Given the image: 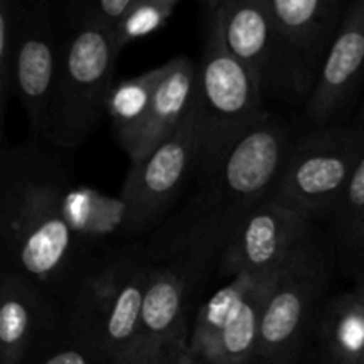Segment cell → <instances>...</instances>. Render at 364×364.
I'll list each match as a JSON object with an SVG mask.
<instances>
[{"instance_id": "cell-2", "label": "cell", "mask_w": 364, "mask_h": 364, "mask_svg": "<svg viewBox=\"0 0 364 364\" xmlns=\"http://www.w3.org/2000/svg\"><path fill=\"white\" fill-rule=\"evenodd\" d=\"M71 178L36 139L0 151V270L18 274L60 301L91 252L64 217Z\"/></svg>"}, {"instance_id": "cell-25", "label": "cell", "mask_w": 364, "mask_h": 364, "mask_svg": "<svg viewBox=\"0 0 364 364\" xmlns=\"http://www.w3.org/2000/svg\"><path fill=\"white\" fill-rule=\"evenodd\" d=\"M137 0H71L64 7L70 27H91L112 32Z\"/></svg>"}, {"instance_id": "cell-16", "label": "cell", "mask_w": 364, "mask_h": 364, "mask_svg": "<svg viewBox=\"0 0 364 364\" xmlns=\"http://www.w3.org/2000/svg\"><path fill=\"white\" fill-rule=\"evenodd\" d=\"M64 217L82 247L91 255L124 247L142 237L135 228L130 206L89 185L73 183L64 192Z\"/></svg>"}, {"instance_id": "cell-23", "label": "cell", "mask_w": 364, "mask_h": 364, "mask_svg": "<svg viewBox=\"0 0 364 364\" xmlns=\"http://www.w3.org/2000/svg\"><path fill=\"white\" fill-rule=\"evenodd\" d=\"M180 0H137L130 13L110 32L117 52L155 32L162 31L176 13Z\"/></svg>"}, {"instance_id": "cell-4", "label": "cell", "mask_w": 364, "mask_h": 364, "mask_svg": "<svg viewBox=\"0 0 364 364\" xmlns=\"http://www.w3.org/2000/svg\"><path fill=\"white\" fill-rule=\"evenodd\" d=\"M201 41L191 105L198 134L194 178L215 169L238 139L269 112L256 78L224 43L212 0L201 4Z\"/></svg>"}, {"instance_id": "cell-17", "label": "cell", "mask_w": 364, "mask_h": 364, "mask_svg": "<svg viewBox=\"0 0 364 364\" xmlns=\"http://www.w3.org/2000/svg\"><path fill=\"white\" fill-rule=\"evenodd\" d=\"M169 70L153 95L151 105L141 130L127 149L130 164L144 159L149 151L169 139L187 119L196 82V60L178 55L167 60Z\"/></svg>"}, {"instance_id": "cell-14", "label": "cell", "mask_w": 364, "mask_h": 364, "mask_svg": "<svg viewBox=\"0 0 364 364\" xmlns=\"http://www.w3.org/2000/svg\"><path fill=\"white\" fill-rule=\"evenodd\" d=\"M277 34L302 84L315 89L316 78L347 13L345 0H265Z\"/></svg>"}, {"instance_id": "cell-22", "label": "cell", "mask_w": 364, "mask_h": 364, "mask_svg": "<svg viewBox=\"0 0 364 364\" xmlns=\"http://www.w3.org/2000/svg\"><path fill=\"white\" fill-rule=\"evenodd\" d=\"M352 121H354L359 134L358 162H355L354 174H352L350 183H348L340 205L334 210L327 224H323L329 230L336 245L347 240L352 231L364 219V100Z\"/></svg>"}, {"instance_id": "cell-19", "label": "cell", "mask_w": 364, "mask_h": 364, "mask_svg": "<svg viewBox=\"0 0 364 364\" xmlns=\"http://www.w3.org/2000/svg\"><path fill=\"white\" fill-rule=\"evenodd\" d=\"M277 272L279 270L256 277L240 308L237 309L231 322L220 334L212 354L206 359L210 364H256L263 309L269 301Z\"/></svg>"}, {"instance_id": "cell-8", "label": "cell", "mask_w": 364, "mask_h": 364, "mask_svg": "<svg viewBox=\"0 0 364 364\" xmlns=\"http://www.w3.org/2000/svg\"><path fill=\"white\" fill-rule=\"evenodd\" d=\"M212 6L224 43L251 71L263 98L306 105L309 91L284 50L265 0H212Z\"/></svg>"}, {"instance_id": "cell-27", "label": "cell", "mask_w": 364, "mask_h": 364, "mask_svg": "<svg viewBox=\"0 0 364 364\" xmlns=\"http://www.w3.org/2000/svg\"><path fill=\"white\" fill-rule=\"evenodd\" d=\"M338 251V269L343 272L348 267L354 265L358 259H361L364 256V219L359 223V226L355 228L350 233V237L345 242H341L340 245H336Z\"/></svg>"}, {"instance_id": "cell-1", "label": "cell", "mask_w": 364, "mask_h": 364, "mask_svg": "<svg viewBox=\"0 0 364 364\" xmlns=\"http://www.w3.org/2000/svg\"><path fill=\"white\" fill-rule=\"evenodd\" d=\"M295 135L290 121L269 110L215 169L194 178L192 191L142 240L149 259L178 270L198 294L245 215L269 198Z\"/></svg>"}, {"instance_id": "cell-7", "label": "cell", "mask_w": 364, "mask_h": 364, "mask_svg": "<svg viewBox=\"0 0 364 364\" xmlns=\"http://www.w3.org/2000/svg\"><path fill=\"white\" fill-rule=\"evenodd\" d=\"M359 134L354 121L295 135L269 199L327 224L354 174Z\"/></svg>"}, {"instance_id": "cell-9", "label": "cell", "mask_w": 364, "mask_h": 364, "mask_svg": "<svg viewBox=\"0 0 364 364\" xmlns=\"http://www.w3.org/2000/svg\"><path fill=\"white\" fill-rule=\"evenodd\" d=\"M198 164V134L188 110L187 119L169 139L149 151L144 159L130 164L121 199L130 206L135 228L144 240L153 233L194 181Z\"/></svg>"}, {"instance_id": "cell-15", "label": "cell", "mask_w": 364, "mask_h": 364, "mask_svg": "<svg viewBox=\"0 0 364 364\" xmlns=\"http://www.w3.org/2000/svg\"><path fill=\"white\" fill-rule=\"evenodd\" d=\"M194 291L178 270L153 263L130 364H153L166 348L188 341Z\"/></svg>"}, {"instance_id": "cell-13", "label": "cell", "mask_w": 364, "mask_h": 364, "mask_svg": "<svg viewBox=\"0 0 364 364\" xmlns=\"http://www.w3.org/2000/svg\"><path fill=\"white\" fill-rule=\"evenodd\" d=\"M63 331V308L18 274L0 270V364H21Z\"/></svg>"}, {"instance_id": "cell-18", "label": "cell", "mask_w": 364, "mask_h": 364, "mask_svg": "<svg viewBox=\"0 0 364 364\" xmlns=\"http://www.w3.org/2000/svg\"><path fill=\"white\" fill-rule=\"evenodd\" d=\"M309 348L316 364H364V288L327 299Z\"/></svg>"}, {"instance_id": "cell-24", "label": "cell", "mask_w": 364, "mask_h": 364, "mask_svg": "<svg viewBox=\"0 0 364 364\" xmlns=\"http://www.w3.org/2000/svg\"><path fill=\"white\" fill-rule=\"evenodd\" d=\"M25 2L0 0V121L6 124L7 103L14 96V64L20 39L21 13Z\"/></svg>"}, {"instance_id": "cell-5", "label": "cell", "mask_w": 364, "mask_h": 364, "mask_svg": "<svg viewBox=\"0 0 364 364\" xmlns=\"http://www.w3.org/2000/svg\"><path fill=\"white\" fill-rule=\"evenodd\" d=\"M336 269V244L329 230L315 223L274 279L256 364H295L302 358Z\"/></svg>"}, {"instance_id": "cell-10", "label": "cell", "mask_w": 364, "mask_h": 364, "mask_svg": "<svg viewBox=\"0 0 364 364\" xmlns=\"http://www.w3.org/2000/svg\"><path fill=\"white\" fill-rule=\"evenodd\" d=\"M60 60V39L48 2L25 4L14 64V96L23 107L36 141L48 134Z\"/></svg>"}, {"instance_id": "cell-12", "label": "cell", "mask_w": 364, "mask_h": 364, "mask_svg": "<svg viewBox=\"0 0 364 364\" xmlns=\"http://www.w3.org/2000/svg\"><path fill=\"white\" fill-rule=\"evenodd\" d=\"M364 78V0H350L343 23L304 105L306 130L347 123Z\"/></svg>"}, {"instance_id": "cell-20", "label": "cell", "mask_w": 364, "mask_h": 364, "mask_svg": "<svg viewBox=\"0 0 364 364\" xmlns=\"http://www.w3.org/2000/svg\"><path fill=\"white\" fill-rule=\"evenodd\" d=\"M169 63L142 71L141 75L116 82L107 100V114L112 121L114 134L121 148L127 151L141 130L151 105L156 87L166 77Z\"/></svg>"}, {"instance_id": "cell-29", "label": "cell", "mask_w": 364, "mask_h": 364, "mask_svg": "<svg viewBox=\"0 0 364 364\" xmlns=\"http://www.w3.org/2000/svg\"><path fill=\"white\" fill-rule=\"evenodd\" d=\"M343 274H345V276L352 277L355 284L364 283V256H363L361 259H358V262H355L354 265L348 267L347 270H343Z\"/></svg>"}, {"instance_id": "cell-6", "label": "cell", "mask_w": 364, "mask_h": 364, "mask_svg": "<svg viewBox=\"0 0 364 364\" xmlns=\"http://www.w3.org/2000/svg\"><path fill=\"white\" fill-rule=\"evenodd\" d=\"M117 57L110 32L66 25L46 142L77 149L89 141L107 114Z\"/></svg>"}, {"instance_id": "cell-30", "label": "cell", "mask_w": 364, "mask_h": 364, "mask_svg": "<svg viewBox=\"0 0 364 364\" xmlns=\"http://www.w3.org/2000/svg\"><path fill=\"white\" fill-rule=\"evenodd\" d=\"M359 284H361V287H363V288H364V283H359Z\"/></svg>"}, {"instance_id": "cell-26", "label": "cell", "mask_w": 364, "mask_h": 364, "mask_svg": "<svg viewBox=\"0 0 364 364\" xmlns=\"http://www.w3.org/2000/svg\"><path fill=\"white\" fill-rule=\"evenodd\" d=\"M21 364H114L105 354L77 336L60 331Z\"/></svg>"}, {"instance_id": "cell-21", "label": "cell", "mask_w": 364, "mask_h": 364, "mask_svg": "<svg viewBox=\"0 0 364 364\" xmlns=\"http://www.w3.org/2000/svg\"><path fill=\"white\" fill-rule=\"evenodd\" d=\"M258 276H237L231 277L224 287H220L205 304L199 306L194 320H192L188 347L192 352L208 359L213 347L219 341L220 334L231 322L237 309L240 308L245 294Z\"/></svg>"}, {"instance_id": "cell-3", "label": "cell", "mask_w": 364, "mask_h": 364, "mask_svg": "<svg viewBox=\"0 0 364 364\" xmlns=\"http://www.w3.org/2000/svg\"><path fill=\"white\" fill-rule=\"evenodd\" d=\"M151 267L142 240L92 255L60 297L64 329L114 364H130Z\"/></svg>"}, {"instance_id": "cell-28", "label": "cell", "mask_w": 364, "mask_h": 364, "mask_svg": "<svg viewBox=\"0 0 364 364\" xmlns=\"http://www.w3.org/2000/svg\"><path fill=\"white\" fill-rule=\"evenodd\" d=\"M153 364H210L208 361L201 358V355L194 354L192 348L188 347V341L183 343L173 345V347L166 348L162 354L156 358Z\"/></svg>"}, {"instance_id": "cell-11", "label": "cell", "mask_w": 364, "mask_h": 364, "mask_svg": "<svg viewBox=\"0 0 364 364\" xmlns=\"http://www.w3.org/2000/svg\"><path fill=\"white\" fill-rule=\"evenodd\" d=\"M315 220L272 199L251 210L231 238L220 262V276H263L284 265Z\"/></svg>"}]
</instances>
